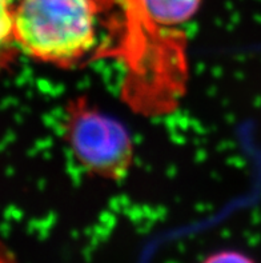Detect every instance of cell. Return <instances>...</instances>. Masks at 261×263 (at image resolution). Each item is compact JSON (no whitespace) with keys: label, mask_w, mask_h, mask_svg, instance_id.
Segmentation results:
<instances>
[{"label":"cell","mask_w":261,"mask_h":263,"mask_svg":"<svg viewBox=\"0 0 261 263\" xmlns=\"http://www.w3.org/2000/svg\"><path fill=\"white\" fill-rule=\"evenodd\" d=\"M96 15L95 0H17L15 43L42 62L73 63L95 46Z\"/></svg>","instance_id":"obj_1"},{"label":"cell","mask_w":261,"mask_h":263,"mask_svg":"<svg viewBox=\"0 0 261 263\" xmlns=\"http://www.w3.org/2000/svg\"><path fill=\"white\" fill-rule=\"evenodd\" d=\"M67 137L73 155L89 171L116 179L128 170L132 140L124 124L108 114L76 107L68 122Z\"/></svg>","instance_id":"obj_2"},{"label":"cell","mask_w":261,"mask_h":263,"mask_svg":"<svg viewBox=\"0 0 261 263\" xmlns=\"http://www.w3.org/2000/svg\"><path fill=\"white\" fill-rule=\"evenodd\" d=\"M137 15L153 26L176 27L195 16L202 0H129Z\"/></svg>","instance_id":"obj_3"},{"label":"cell","mask_w":261,"mask_h":263,"mask_svg":"<svg viewBox=\"0 0 261 263\" xmlns=\"http://www.w3.org/2000/svg\"><path fill=\"white\" fill-rule=\"evenodd\" d=\"M13 0H0V59L8 53L15 43Z\"/></svg>","instance_id":"obj_4"},{"label":"cell","mask_w":261,"mask_h":263,"mask_svg":"<svg viewBox=\"0 0 261 263\" xmlns=\"http://www.w3.org/2000/svg\"><path fill=\"white\" fill-rule=\"evenodd\" d=\"M202 263H256L249 255L237 250H220L211 254Z\"/></svg>","instance_id":"obj_5"}]
</instances>
